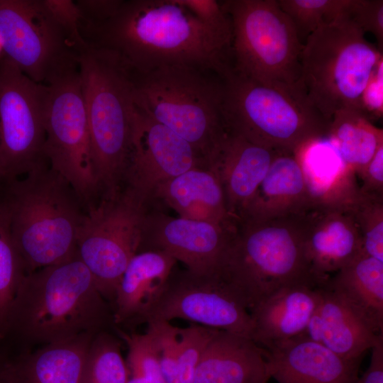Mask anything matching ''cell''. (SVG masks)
<instances>
[{
	"label": "cell",
	"instance_id": "obj_1",
	"mask_svg": "<svg viewBox=\"0 0 383 383\" xmlns=\"http://www.w3.org/2000/svg\"><path fill=\"white\" fill-rule=\"evenodd\" d=\"M87 47L117 54L139 73L173 65L211 70L232 68L231 41L211 31L178 0H127L99 22H79Z\"/></svg>",
	"mask_w": 383,
	"mask_h": 383
},
{
	"label": "cell",
	"instance_id": "obj_2",
	"mask_svg": "<svg viewBox=\"0 0 383 383\" xmlns=\"http://www.w3.org/2000/svg\"><path fill=\"white\" fill-rule=\"evenodd\" d=\"M114 325L109 303L77 254L25 275L13 305L6 340L27 345L96 335Z\"/></svg>",
	"mask_w": 383,
	"mask_h": 383
},
{
	"label": "cell",
	"instance_id": "obj_3",
	"mask_svg": "<svg viewBox=\"0 0 383 383\" xmlns=\"http://www.w3.org/2000/svg\"><path fill=\"white\" fill-rule=\"evenodd\" d=\"M216 274L248 311L282 287L323 285L305 254L302 212L238 222Z\"/></svg>",
	"mask_w": 383,
	"mask_h": 383
},
{
	"label": "cell",
	"instance_id": "obj_4",
	"mask_svg": "<svg viewBox=\"0 0 383 383\" xmlns=\"http://www.w3.org/2000/svg\"><path fill=\"white\" fill-rule=\"evenodd\" d=\"M11 234L26 274L77 254L83 215L72 187L45 162L26 175L0 184Z\"/></svg>",
	"mask_w": 383,
	"mask_h": 383
},
{
	"label": "cell",
	"instance_id": "obj_5",
	"mask_svg": "<svg viewBox=\"0 0 383 383\" xmlns=\"http://www.w3.org/2000/svg\"><path fill=\"white\" fill-rule=\"evenodd\" d=\"M91 156L104 194L118 191L138 109L134 72L115 52L87 47L79 57Z\"/></svg>",
	"mask_w": 383,
	"mask_h": 383
},
{
	"label": "cell",
	"instance_id": "obj_6",
	"mask_svg": "<svg viewBox=\"0 0 383 383\" xmlns=\"http://www.w3.org/2000/svg\"><path fill=\"white\" fill-rule=\"evenodd\" d=\"M133 72L138 106L188 142L207 165L226 134L222 77L187 65Z\"/></svg>",
	"mask_w": 383,
	"mask_h": 383
},
{
	"label": "cell",
	"instance_id": "obj_7",
	"mask_svg": "<svg viewBox=\"0 0 383 383\" xmlns=\"http://www.w3.org/2000/svg\"><path fill=\"white\" fill-rule=\"evenodd\" d=\"M222 82V116L227 133L276 151L294 153L326 138L330 122L304 91L266 86L232 69Z\"/></svg>",
	"mask_w": 383,
	"mask_h": 383
},
{
	"label": "cell",
	"instance_id": "obj_8",
	"mask_svg": "<svg viewBox=\"0 0 383 383\" xmlns=\"http://www.w3.org/2000/svg\"><path fill=\"white\" fill-rule=\"evenodd\" d=\"M365 34L346 13L318 27L303 45L301 83L310 103L329 122L342 109L361 113L365 89L383 62L382 52Z\"/></svg>",
	"mask_w": 383,
	"mask_h": 383
},
{
	"label": "cell",
	"instance_id": "obj_9",
	"mask_svg": "<svg viewBox=\"0 0 383 383\" xmlns=\"http://www.w3.org/2000/svg\"><path fill=\"white\" fill-rule=\"evenodd\" d=\"M232 27V70L260 84L304 91L301 43L277 0L221 2Z\"/></svg>",
	"mask_w": 383,
	"mask_h": 383
},
{
	"label": "cell",
	"instance_id": "obj_10",
	"mask_svg": "<svg viewBox=\"0 0 383 383\" xmlns=\"http://www.w3.org/2000/svg\"><path fill=\"white\" fill-rule=\"evenodd\" d=\"M147 206L121 189L104 195L83 215L77 254L111 306L120 279L138 252Z\"/></svg>",
	"mask_w": 383,
	"mask_h": 383
},
{
	"label": "cell",
	"instance_id": "obj_11",
	"mask_svg": "<svg viewBox=\"0 0 383 383\" xmlns=\"http://www.w3.org/2000/svg\"><path fill=\"white\" fill-rule=\"evenodd\" d=\"M0 45L23 74L45 85L79 68L87 48L57 23L44 0H0Z\"/></svg>",
	"mask_w": 383,
	"mask_h": 383
},
{
	"label": "cell",
	"instance_id": "obj_12",
	"mask_svg": "<svg viewBox=\"0 0 383 383\" xmlns=\"http://www.w3.org/2000/svg\"><path fill=\"white\" fill-rule=\"evenodd\" d=\"M47 86L45 158L79 201L89 205L100 187L92 160L79 68L57 77Z\"/></svg>",
	"mask_w": 383,
	"mask_h": 383
},
{
	"label": "cell",
	"instance_id": "obj_13",
	"mask_svg": "<svg viewBox=\"0 0 383 383\" xmlns=\"http://www.w3.org/2000/svg\"><path fill=\"white\" fill-rule=\"evenodd\" d=\"M47 85L0 56V184L21 177L46 162Z\"/></svg>",
	"mask_w": 383,
	"mask_h": 383
},
{
	"label": "cell",
	"instance_id": "obj_14",
	"mask_svg": "<svg viewBox=\"0 0 383 383\" xmlns=\"http://www.w3.org/2000/svg\"><path fill=\"white\" fill-rule=\"evenodd\" d=\"M187 320L251 339L252 321L248 310L213 274H196L174 269L145 323Z\"/></svg>",
	"mask_w": 383,
	"mask_h": 383
},
{
	"label": "cell",
	"instance_id": "obj_15",
	"mask_svg": "<svg viewBox=\"0 0 383 383\" xmlns=\"http://www.w3.org/2000/svg\"><path fill=\"white\" fill-rule=\"evenodd\" d=\"M197 166L206 164L192 146L138 104L124 189L148 206L160 184Z\"/></svg>",
	"mask_w": 383,
	"mask_h": 383
},
{
	"label": "cell",
	"instance_id": "obj_16",
	"mask_svg": "<svg viewBox=\"0 0 383 383\" xmlns=\"http://www.w3.org/2000/svg\"><path fill=\"white\" fill-rule=\"evenodd\" d=\"M235 228L147 210L138 252L160 251L192 273L213 274Z\"/></svg>",
	"mask_w": 383,
	"mask_h": 383
},
{
	"label": "cell",
	"instance_id": "obj_17",
	"mask_svg": "<svg viewBox=\"0 0 383 383\" xmlns=\"http://www.w3.org/2000/svg\"><path fill=\"white\" fill-rule=\"evenodd\" d=\"M304 250L322 284L363 253L357 225L345 201H313L302 211Z\"/></svg>",
	"mask_w": 383,
	"mask_h": 383
},
{
	"label": "cell",
	"instance_id": "obj_18",
	"mask_svg": "<svg viewBox=\"0 0 383 383\" xmlns=\"http://www.w3.org/2000/svg\"><path fill=\"white\" fill-rule=\"evenodd\" d=\"M277 383H355L361 361L348 360L301 335L262 348Z\"/></svg>",
	"mask_w": 383,
	"mask_h": 383
},
{
	"label": "cell",
	"instance_id": "obj_19",
	"mask_svg": "<svg viewBox=\"0 0 383 383\" xmlns=\"http://www.w3.org/2000/svg\"><path fill=\"white\" fill-rule=\"evenodd\" d=\"M279 151L226 133L208 166L218 177L227 211L237 223Z\"/></svg>",
	"mask_w": 383,
	"mask_h": 383
},
{
	"label": "cell",
	"instance_id": "obj_20",
	"mask_svg": "<svg viewBox=\"0 0 383 383\" xmlns=\"http://www.w3.org/2000/svg\"><path fill=\"white\" fill-rule=\"evenodd\" d=\"M177 260L156 250L137 252L118 283L111 306L114 325L144 323L175 268Z\"/></svg>",
	"mask_w": 383,
	"mask_h": 383
},
{
	"label": "cell",
	"instance_id": "obj_21",
	"mask_svg": "<svg viewBox=\"0 0 383 383\" xmlns=\"http://www.w3.org/2000/svg\"><path fill=\"white\" fill-rule=\"evenodd\" d=\"M299 335L354 361H362L365 352L383 338V334H375L326 284L320 287L318 306Z\"/></svg>",
	"mask_w": 383,
	"mask_h": 383
},
{
	"label": "cell",
	"instance_id": "obj_22",
	"mask_svg": "<svg viewBox=\"0 0 383 383\" xmlns=\"http://www.w3.org/2000/svg\"><path fill=\"white\" fill-rule=\"evenodd\" d=\"M320 287L295 284L276 291L249 311L251 339L262 348L293 338L305 330L320 298Z\"/></svg>",
	"mask_w": 383,
	"mask_h": 383
},
{
	"label": "cell",
	"instance_id": "obj_23",
	"mask_svg": "<svg viewBox=\"0 0 383 383\" xmlns=\"http://www.w3.org/2000/svg\"><path fill=\"white\" fill-rule=\"evenodd\" d=\"M263 349L252 339L216 329L196 367L194 383H268Z\"/></svg>",
	"mask_w": 383,
	"mask_h": 383
},
{
	"label": "cell",
	"instance_id": "obj_24",
	"mask_svg": "<svg viewBox=\"0 0 383 383\" xmlns=\"http://www.w3.org/2000/svg\"><path fill=\"white\" fill-rule=\"evenodd\" d=\"M94 335L41 345L15 357L6 354L7 383H82L87 353Z\"/></svg>",
	"mask_w": 383,
	"mask_h": 383
},
{
	"label": "cell",
	"instance_id": "obj_25",
	"mask_svg": "<svg viewBox=\"0 0 383 383\" xmlns=\"http://www.w3.org/2000/svg\"><path fill=\"white\" fill-rule=\"evenodd\" d=\"M160 200L179 217L225 227L236 223L230 217L220 181L214 171L197 166L160 184L152 200Z\"/></svg>",
	"mask_w": 383,
	"mask_h": 383
},
{
	"label": "cell",
	"instance_id": "obj_26",
	"mask_svg": "<svg viewBox=\"0 0 383 383\" xmlns=\"http://www.w3.org/2000/svg\"><path fill=\"white\" fill-rule=\"evenodd\" d=\"M313 202L296 154L279 152L240 221L299 213Z\"/></svg>",
	"mask_w": 383,
	"mask_h": 383
},
{
	"label": "cell",
	"instance_id": "obj_27",
	"mask_svg": "<svg viewBox=\"0 0 383 383\" xmlns=\"http://www.w3.org/2000/svg\"><path fill=\"white\" fill-rule=\"evenodd\" d=\"M377 335L383 334V262L362 253L326 282Z\"/></svg>",
	"mask_w": 383,
	"mask_h": 383
},
{
	"label": "cell",
	"instance_id": "obj_28",
	"mask_svg": "<svg viewBox=\"0 0 383 383\" xmlns=\"http://www.w3.org/2000/svg\"><path fill=\"white\" fill-rule=\"evenodd\" d=\"M326 138L355 175L383 143V130L359 111L342 109L333 116Z\"/></svg>",
	"mask_w": 383,
	"mask_h": 383
},
{
	"label": "cell",
	"instance_id": "obj_29",
	"mask_svg": "<svg viewBox=\"0 0 383 383\" xmlns=\"http://www.w3.org/2000/svg\"><path fill=\"white\" fill-rule=\"evenodd\" d=\"M26 274L12 240L8 213L0 192V343L8 336L13 305Z\"/></svg>",
	"mask_w": 383,
	"mask_h": 383
},
{
	"label": "cell",
	"instance_id": "obj_30",
	"mask_svg": "<svg viewBox=\"0 0 383 383\" xmlns=\"http://www.w3.org/2000/svg\"><path fill=\"white\" fill-rule=\"evenodd\" d=\"M121 345L109 331L96 334L87 353L82 383H127L129 371Z\"/></svg>",
	"mask_w": 383,
	"mask_h": 383
},
{
	"label": "cell",
	"instance_id": "obj_31",
	"mask_svg": "<svg viewBox=\"0 0 383 383\" xmlns=\"http://www.w3.org/2000/svg\"><path fill=\"white\" fill-rule=\"evenodd\" d=\"M346 201L361 234L363 253L383 262V195L357 188Z\"/></svg>",
	"mask_w": 383,
	"mask_h": 383
},
{
	"label": "cell",
	"instance_id": "obj_32",
	"mask_svg": "<svg viewBox=\"0 0 383 383\" xmlns=\"http://www.w3.org/2000/svg\"><path fill=\"white\" fill-rule=\"evenodd\" d=\"M128 347L126 365L129 371L127 383H166L161 370L157 345L152 333H127L116 329Z\"/></svg>",
	"mask_w": 383,
	"mask_h": 383
},
{
	"label": "cell",
	"instance_id": "obj_33",
	"mask_svg": "<svg viewBox=\"0 0 383 383\" xmlns=\"http://www.w3.org/2000/svg\"><path fill=\"white\" fill-rule=\"evenodd\" d=\"M293 22L304 45L307 37L321 26L348 13L350 0H277Z\"/></svg>",
	"mask_w": 383,
	"mask_h": 383
},
{
	"label": "cell",
	"instance_id": "obj_34",
	"mask_svg": "<svg viewBox=\"0 0 383 383\" xmlns=\"http://www.w3.org/2000/svg\"><path fill=\"white\" fill-rule=\"evenodd\" d=\"M215 330L195 323L179 328V348L172 383H194L196 367Z\"/></svg>",
	"mask_w": 383,
	"mask_h": 383
},
{
	"label": "cell",
	"instance_id": "obj_35",
	"mask_svg": "<svg viewBox=\"0 0 383 383\" xmlns=\"http://www.w3.org/2000/svg\"><path fill=\"white\" fill-rule=\"evenodd\" d=\"M208 29L232 41V27L221 2L216 0H178Z\"/></svg>",
	"mask_w": 383,
	"mask_h": 383
},
{
	"label": "cell",
	"instance_id": "obj_36",
	"mask_svg": "<svg viewBox=\"0 0 383 383\" xmlns=\"http://www.w3.org/2000/svg\"><path fill=\"white\" fill-rule=\"evenodd\" d=\"M348 16L365 33L376 38L377 48L383 50V1L350 0Z\"/></svg>",
	"mask_w": 383,
	"mask_h": 383
},
{
	"label": "cell",
	"instance_id": "obj_37",
	"mask_svg": "<svg viewBox=\"0 0 383 383\" xmlns=\"http://www.w3.org/2000/svg\"><path fill=\"white\" fill-rule=\"evenodd\" d=\"M48 10L57 23L81 45H87L79 30L80 13L75 1L44 0Z\"/></svg>",
	"mask_w": 383,
	"mask_h": 383
},
{
	"label": "cell",
	"instance_id": "obj_38",
	"mask_svg": "<svg viewBox=\"0 0 383 383\" xmlns=\"http://www.w3.org/2000/svg\"><path fill=\"white\" fill-rule=\"evenodd\" d=\"M361 113L370 121L383 114V62L379 64L363 93Z\"/></svg>",
	"mask_w": 383,
	"mask_h": 383
},
{
	"label": "cell",
	"instance_id": "obj_39",
	"mask_svg": "<svg viewBox=\"0 0 383 383\" xmlns=\"http://www.w3.org/2000/svg\"><path fill=\"white\" fill-rule=\"evenodd\" d=\"M362 184L358 186L360 191L383 195V143L377 149L372 159L356 174Z\"/></svg>",
	"mask_w": 383,
	"mask_h": 383
},
{
	"label": "cell",
	"instance_id": "obj_40",
	"mask_svg": "<svg viewBox=\"0 0 383 383\" xmlns=\"http://www.w3.org/2000/svg\"><path fill=\"white\" fill-rule=\"evenodd\" d=\"M122 0H79L75 1L80 13L79 20L84 22H99L112 16Z\"/></svg>",
	"mask_w": 383,
	"mask_h": 383
},
{
	"label": "cell",
	"instance_id": "obj_41",
	"mask_svg": "<svg viewBox=\"0 0 383 383\" xmlns=\"http://www.w3.org/2000/svg\"><path fill=\"white\" fill-rule=\"evenodd\" d=\"M369 367L355 383H383V338L372 348Z\"/></svg>",
	"mask_w": 383,
	"mask_h": 383
},
{
	"label": "cell",
	"instance_id": "obj_42",
	"mask_svg": "<svg viewBox=\"0 0 383 383\" xmlns=\"http://www.w3.org/2000/svg\"><path fill=\"white\" fill-rule=\"evenodd\" d=\"M5 359L6 353L0 349V383H7L4 372Z\"/></svg>",
	"mask_w": 383,
	"mask_h": 383
},
{
	"label": "cell",
	"instance_id": "obj_43",
	"mask_svg": "<svg viewBox=\"0 0 383 383\" xmlns=\"http://www.w3.org/2000/svg\"><path fill=\"white\" fill-rule=\"evenodd\" d=\"M1 50H1V45H0V51H1ZM0 56H1V55H0Z\"/></svg>",
	"mask_w": 383,
	"mask_h": 383
}]
</instances>
